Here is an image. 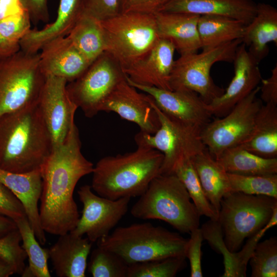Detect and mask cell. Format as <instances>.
Here are the masks:
<instances>
[{"mask_svg": "<svg viewBox=\"0 0 277 277\" xmlns=\"http://www.w3.org/2000/svg\"><path fill=\"white\" fill-rule=\"evenodd\" d=\"M93 168L81 151L79 131L74 124L65 142L53 148L41 169L39 215L45 232L59 236L75 228L80 216L74 190L79 180L92 173Z\"/></svg>", "mask_w": 277, "mask_h": 277, "instance_id": "obj_1", "label": "cell"}, {"mask_svg": "<svg viewBox=\"0 0 277 277\" xmlns=\"http://www.w3.org/2000/svg\"><path fill=\"white\" fill-rule=\"evenodd\" d=\"M53 149L38 103L0 116V168L26 173L41 170Z\"/></svg>", "mask_w": 277, "mask_h": 277, "instance_id": "obj_2", "label": "cell"}, {"mask_svg": "<svg viewBox=\"0 0 277 277\" xmlns=\"http://www.w3.org/2000/svg\"><path fill=\"white\" fill-rule=\"evenodd\" d=\"M133 151L101 159L94 166L90 185L98 195L112 200L141 196L160 174L163 154L137 145Z\"/></svg>", "mask_w": 277, "mask_h": 277, "instance_id": "obj_3", "label": "cell"}, {"mask_svg": "<svg viewBox=\"0 0 277 277\" xmlns=\"http://www.w3.org/2000/svg\"><path fill=\"white\" fill-rule=\"evenodd\" d=\"M139 197L131 209L133 217L162 220L182 233L199 228L201 215L175 174L158 175Z\"/></svg>", "mask_w": 277, "mask_h": 277, "instance_id": "obj_4", "label": "cell"}, {"mask_svg": "<svg viewBox=\"0 0 277 277\" xmlns=\"http://www.w3.org/2000/svg\"><path fill=\"white\" fill-rule=\"evenodd\" d=\"M188 239L150 223L119 227L99 239L97 246L112 251L127 264L170 256H185Z\"/></svg>", "mask_w": 277, "mask_h": 277, "instance_id": "obj_5", "label": "cell"}, {"mask_svg": "<svg viewBox=\"0 0 277 277\" xmlns=\"http://www.w3.org/2000/svg\"><path fill=\"white\" fill-rule=\"evenodd\" d=\"M101 23L105 52L122 71L144 58L161 38L155 14L120 13Z\"/></svg>", "mask_w": 277, "mask_h": 277, "instance_id": "obj_6", "label": "cell"}, {"mask_svg": "<svg viewBox=\"0 0 277 277\" xmlns=\"http://www.w3.org/2000/svg\"><path fill=\"white\" fill-rule=\"evenodd\" d=\"M277 198L229 192L220 202L217 221L228 250L237 252L244 241L257 233L271 219Z\"/></svg>", "mask_w": 277, "mask_h": 277, "instance_id": "obj_7", "label": "cell"}, {"mask_svg": "<svg viewBox=\"0 0 277 277\" xmlns=\"http://www.w3.org/2000/svg\"><path fill=\"white\" fill-rule=\"evenodd\" d=\"M46 76L39 52L19 50L0 60V116L37 104Z\"/></svg>", "mask_w": 277, "mask_h": 277, "instance_id": "obj_8", "label": "cell"}, {"mask_svg": "<svg viewBox=\"0 0 277 277\" xmlns=\"http://www.w3.org/2000/svg\"><path fill=\"white\" fill-rule=\"evenodd\" d=\"M242 43L238 39L219 46L184 55L175 60L170 79L172 90H186L197 93L207 104L220 96L224 89L217 86L210 71L219 62H233Z\"/></svg>", "mask_w": 277, "mask_h": 277, "instance_id": "obj_9", "label": "cell"}, {"mask_svg": "<svg viewBox=\"0 0 277 277\" xmlns=\"http://www.w3.org/2000/svg\"><path fill=\"white\" fill-rule=\"evenodd\" d=\"M147 95L157 114L160 126L154 134L140 131L135 135L134 140L137 145L160 151L164 159L160 174H171L179 163L191 159L206 148L201 138L200 130L169 117Z\"/></svg>", "mask_w": 277, "mask_h": 277, "instance_id": "obj_10", "label": "cell"}, {"mask_svg": "<svg viewBox=\"0 0 277 277\" xmlns=\"http://www.w3.org/2000/svg\"><path fill=\"white\" fill-rule=\"evenodd\" d=\"M259 92L258 86L227 114L210 121L201 130L202 141L214 158L229 148L241 145L250 136L263 104L257 97Z\"/></svg>", "mask_w": 277, "mask_h": 277, "instance_id": "obj_11", "label": "cell"}, {"mask_svg": "<svg viewBox=\"0 0 277 277\" xmlns=\"http://www.w3.org/2000/svg\"><path fill=\"white\" fill-rule=\"evenodd\" d=\"M126 78L121 67L106 52L94 60L77 79L68 83V95L84 115L91 118L118 83Z\"/></svg>", "mask_w": 277, "mask_h": 277, "instance_id": "obj_12", "label": "cell"}, {"mask_svg": "<svg viewBox=\"0 0 277 277\" xmlns=\"http://www.w3.org/2000/svg\"><path fill=\"white\" fill-rule=\"evenodd\" d=\"M83 204L81 217L72 234L87 238L93 243L108 235L126 214L131 198L112 200L95 193L91 187L85 185L77 191Z\"/></svg>", "mask_w": 277, "mask_h": 277, "instance_id": "obj_13", "label": "cell"}, {"mask_svg": "<svg viewBox=\"0 0 277 277\" xmlns=\"http://www.w3.org/2000/svg\"><path fill=\"white\" fill-rule=\"evenodd\" d=\"M64 78L46 76L38 105L50 133L53 148L62 144L75 124L77 107L70 98Z\"/></svg>", "mask_w": 277, "mask_h": 277, "instance_id": "obj_14", "label": "cell"}, {"mask_svg": "<svg viewBox=\"0 0 277 277\" xmlns=\"http://www.w3.org/2000/svg\"><path fill=\"white\" fill-rule=\"evenodd\" d=\"M128 83L149 95L157 108L169 117L201 130L212 115L207 104L197 93L186 90H168Z\"/></svg>", "mask_w": 277, "mask_h": 277, "instance_id": "obj_15", "label": "cell"}, {"mask_svg": "<svg viewBox=\"0 0 277 277\" xmlns=\"http://www.w3.org/2000/svg\"><path fill=\"white\" fill-rule=\"evenodd\" d=\"M100 111L115 112L122 118L135 123L140 131L146 133L154 134L160 126L157 114L147 94L138 92L126 78L104 100Z\"/></svg>", "mask_w": 277, "mask_h": 277, "instance_id": "obj_16", "label": "cell"}, {"mask_svg": "<svg viewBox=\"0 0 277 277\" xmlns=\"http://www.w3.org/2000/svg\"><path fill=\"white\" fill-rule=\"evenodd\" d=\"M234 75L228 87L219 97L207 104L213 116H224L250 94L262 79L259 64L249 54L246 45L238 47L234 60Z\"/></svg>", "mask_w": 277, "mask_h": 277, "instance_id": "obj_17", "label": "cell"}, {"mask_svg": "<svg viewBox=\"0 0 277 277\" xmlns=\"http://www.w3.org/2000/svg\"><path fill=\"white\" fill-rule=\"evenodd\" d=\"M175 51L171 42L161 38L144 58L123 71L126 78L136 84L172 90Z\"/></svg>", "mask_w": 277, "mask_h": 277, "instance_id": "obj_18", "label": "cell"}, {"mask_svg": "<svg viewBox=\"0 0 277 277\" xmlns=\"http://www.w3.org/2000/svg\"><path fill=\"white\" fill-rule=\"evenodd\" d=\"M39 62L46 76L61 77L68 83L78 78L91 64L67 36L45 45L39 51Z\"/></svg>", "mask_w": 277, "mask_h": 277, "instance_id": "obj_19", "label": "cell"}, {"mask_svg": "<svg viewBox=\"0 0 277 277\" xmlns=\"http://www.w3.org/2000/svg\"><path fill=\"white\" fill-rule=\"evenodd\" d=\"M0 182L9 189L22 202L36 239L40 244L45 245L46 237L40 223L38 207L42 191L41 170L18 173L0 168Z\"/></svg>", "mask_w": 277, "mask_h": 277, "instance_id": "obj_20", "label": "cell"}, {"mask_svg": "<svg viewBox=\"0 0 277 277\" xmlns=\"http://www.w3.org/2000/svg\"><path fill=\"white\" fill-rule=\"evenodd\" d=\"M256 8L252 0H167L159 12L223 16L246 25L254 17Z\"/></svg>", "mask_w": 277, "mask_h": 277, "instance_id": "obj_21", "label": "cell"}, {"mask_svg": "<svg viewBox=\"0 0 277 277\" xmlns=\"http://www.w3.org/2000/svg\"><path fill=\"white\" fill-rule=\"evenodd\" d=\"M92 244L87 238L70 232L59 235L56 242L48 249L49 259L56 276L85 277Z\"/></svg>", "mask_w": 277, "mask_h": 277, "instance_id": "obj_22", "label": "cell"}, {"mask_svg": "<svg viewBox=\"0 0 277 277\" xmlns=\"http://www.w3.org/2000/svg\"><path fill=\"white\" fill-rule=\"evenodd\" d=\"M82 13V0H60L55 21L42 29H31L19 41L20 49L29 53L39 52L49 42L67 36Z\"/></svg>", "mask_w": 277, "mask_h": 277, "instance_id": "obj_23", "label": "cell"}, {"mask_svg": "<svg viewBox=\"0 0 277 277\" xmlns=\"http://www.w3.org/2000/svg\"><path fill=\"white\" fill-rule=\"evenodd\" d=\"M155 16L160 38L171 42L180 55L201 49L197 30L200 15L158 12Z\"/></svg>", "mask_w": 277, "mask_h": 277, "instance_id": "obj_24", "label": "cell"}, {"mask_svg": "<svg viewBox=\"0 0 277 277\" xmlns=\"http://www.w3.org/2000/svg\"><path fill=\"white\" fill-rule=\"evenodd\" d=\"M249 54L260 64L269 53L268 45H277V10L265 3L257 4L252 20L246 25L242 38Z\"/></svg>", "mask_w": 277, "mask_h": 277, "instance_id": "obj_25", "label": "cell"}, {"mask_svg": "<svg viewBox=\"0 0 277 277\" xmlns=\"http://www.w3.org/2000/svg\"><path fill=\"white\" fill-rule=\"evenodd\" d=\"M240 146L263 157L277 158V106L261 105L251 135Z\"/></svg>", "mask_w": 277, "mask_h": 277, "instance_id": "obj_26", "label": "cell"}, {"mask_svg": "<svg viewBox=\"0 0 277 277\" xmlns=\"http://www.w3.org/2000/svg\"><path fill=\"white\" fill-rule=\"evenodd\" d=\"M190 160L207 198L219 213L222 197L229 192L227 173L207 149Z\"/></svg>", "mask_w": 277, "mask_h": 277, "instance_id": "obj_27", "label": "cell"}, {"mask_svg": "<svg viewBox=\"0 0 277 277\" xmlns=\"http://www.w3.org/2000/svg\"><path fill=\"white\" fill-rule=\"evenodd\" d=\"M203 239L211 247L222 254L224 259V272L222 277H245L247 265L254 251V246L246 242L239 252L228 250L223 240V234L220 224L217 221L210 220L201 228Z\"/></svg>", "mask_w": 277, "mask_h": 277, "instance_id": "obj_28", "label": "cell"}, {"mask_svg": "<svg viewBox=\"0 0 277 277\" xmlns=\"http://www.w3.org/2000/svg\"><path fill=\"white\" fill-rule=\"evenodd\" d=\"M229 173L244 175L277 174V158H265L241 146L229 148L214 158Z\"/></svg>", "mask_w": 277, "mask_h": 277, "instance_id": "obj_29", "label": "cell"}, {"mask_svg": "<svg viewBox=\"0 0 277 277\" xmlns=\"http://www.w3.org/2000/svg\"><path fill=\"white\" fill-rule=\"evenodd\" d=\"M245 26L243 22L228 17L200 16L197 30L202 50L242 39Z\"/></svg>", "mask_w": 277, "mask_h": 277, "instance_id": "obj_30", "label": "cell"}, {"mask_svg": "<svg viewBox=\"0 0 277 277\" xmlns=\"http://www.w3.org/2000/svg\"><path fill=\"white\" fill-rule=\"evenodd\" d=\"M67 36L91 64L105 51L101 21L84 12Z\"/></svg>", "mask_w": 277, "mask_h": 277, "instance_id": "obj_31", "label": "cell"}, {"mask_svg": "<svg viewBox=\"0 0 277 277\" xmlns=\"http://www.w3.org/2000/svg\"><path fill=\"white\" fill-rule=\"evenodd\" d=\"M22 238V245L28 258L29 264L26 266L21 276L23 277H50L48 260V249L42 248L36 239L27 216L15 221Z\"/></svg>", "mask_w": 277, "mask_h": 277, "instance_id": "obj_32", "label": "cell"}, {"mask_svg": "<svg viewBox=\"0 0 277 277\" xmlns=\"http://www.w3.org/2000/svg\"><path fill=\"white\" fill-rule=\"evenodd\" d=\"M173 174L184 184L200 215L217 221L219 213L207 198L190 159L179 163Z\"/></svg>", "mask_w": 277, "mask_h": 277, "instance_id": "obj_33", "label": "cell"}, {"mask_svg": "<svg viewBox=\"0 0 277 277\" xmlns=\"http://www.w3.org/2000/svg\"><path fill=\"white\" fill-rule=\"evenodd\" d=\"M186 259L174 256L131 264L127 277H174L186 267Z\"/></svg>", "mask_w": 277, "mask_h": 277, "instance_id": "obj_34", "label": "cell"}, {"mask_svg": "<svg viewBox=\"0 0 277 277\" xmlns=\"http://www.w3.org/2000/svg\"><path fill=\"white\" fill-rule=\"evenodd\" d=\"M229 192L277 198V174L244 175L227 173Z\"/></svg>", "mask_w": 277, "mask_h": 277, "instance_id": "obj_35", "label": "cell"}, {"mask_svg": "<svg viewBox=\"0 0 277 277\" xmlns=\"http://www.w3.org/2000/svg\"><path fill=\"white\" fill-rule=\"evenodd\" d=\"M87 267L93 277H127L128 264L115 253L97 246Z\"/></svg>", "mask_w": 277, "mask_h": 277, "instance_id": "obj_36", "label": "cell"}, {"mask_svg": "<svg viewBox=\"0 0 277 277\" xmlns=\"http://www.w3.org/2000/svg\"><path fill=\"white\" fill-rule=\"evenodd\" d=\"M249 262L251 267V277H276V237L272 236L258 242Z\"/></svg>", "mask_w": 277, "mask_h": 277, "instance_id": "obj_37", "label": "cell"}, {"mask_svg": "<svg viewBox=\"0 0 277 277\" xmlns=\"http://www.w3.org/2000/svg\"><path fill=\"white\" fill-rule=\"evenodd\" d=\"M22 238L17 229L0 238V257L14 266L16 273L22 275L27 256L21 245Z\"/></svg>", "mask_w": 277, "mask_h": 277, "instance_id": "obj_38", "label": "cell"}, {"mask_svg": "<svg viewBox=\"0 0 277 277\" xmlns=\"http://www.w3.org/2000/svg\"><path fill=\"white\" fill-rule=\"evenodd\" d=\"M31 21L25 10L0 21V33L6 40L19 43L31 29Z\"/></svg>", "mask_w": 277, "mask_h": 277, "instance_id": "obj_39", "label": "cell"}, {"mask_svg": "<svg viewBox=\"0 0 277 277\" xmlns=\"http://www.w3.org/2000/svg\"><path fill=\"white\" fill-rule=\"evenodd\" d=\"M190 238L188 239L185 256L188 258L190 265V276L202 277V243L204 240L201 229L197 228L190 233Z\"/></svg>", "mask_w": 277, "mask_h": 277, "instance_id": "obj_40", "label": "cell"}, {"mask_svg": "<svg viewBox=\"0 0 277 277\" xmlns=\"http://www.w3.org/2000/svg\"><path fill=\"white\" fill-rule=\"evenodd\" d=\"M83 12L99 21L114 16L120 12V0H82Z\"/></svg>", "mask_w": 277, "mask_h": 277, "instance_id": "obj_41", "label": "cell"}, {"mask_svg": "<svg viewBox=\"0 0 277 277\" xmlns=\"http://www.w3.org/2000/svg\"><path fill=\"white\" fill-rule=\"evenodd\" d=\"M0 214L14 221L26 217L24 205L13 193L0 182Z\"/></svg>", "mask_w": 277, "mask_h": 277, "instance_id": "obj_42", "label": "cell"}, {"mask_svg": "<svg viewBox=\"0 0 277 277\" xmlns=\"http://www.w3.org/2000/svg\"><path fill=\"white\" fill-rule=\"evenodd\" d=\"M167 0H120V13L155 14Z\"/></svg>", "mask_w": 277, "mask_h": 277, "instance_id": "obj_43", "label": "cell"}, {"mask_svg": "<svg viewBox=\"0 0 277 277\" xmlns=\"http://www.w3.org/2000/svg\"><path fill=\"white\" fill-rule=\"evenodd\" d=\"M23 8L28 13L31 23L36 25L47 23L49 19L48 0H19Z\"/></svg>", "mask_w": 277, "mask_h": 277, "instance_id": "obj_44", "label": "cell"}, {"mask_svg": "<svg viewBox=\"0 0 277 277\" xmlns=\"http://www.w3.org/2000/svg\"><path fill=\"white\" fill-rule=\"evenodd\" d=\"M261 82L259 92L262 102L277 106V64L271 70L270 76L262 79Z\"/></svg>", "mask_w": 277, "mask_h": 277, "instance_id": "obj_45", "label": "cell"}, {"mask_svg": "<svg viewBox=\"0 0 277 277\" xmlns=\"http://www.w3.org/2000/svg\"><path fill=\"white\" fill-rule=\"evenodd\" d=\"M20 50L19 44L9 42L0 33V60Z\"/></svg>", "mask_w": 277, "mask_h": 277, "instance_id": "obj_46", "label": "cell"}, {"mask_svg": "<svg viewBox=\"0 0 277 277\" xmlns=\"http://www.w3.org/2000/svg\"><path fill=\"white\" fill-rule=\"evenodd\" d=\"M17 229L16 223L12 219L0 214V238Z\"/></svg>", "mask_w": 277, "mask_h": 277, "instance_id": "obj_47", "label": "cell"}, {"mask_svg": "<svg viewBox=\"0 0 277 277\" xmlns=\"http://www.w3.org/2000/svg\"><path fill=\"white\" fill-rule=\"evenodd\" d=\"M16 273V270L13 265L0 257V277H8Z\"/></svg>", "mask_w": 277, "mask_h": 277, "instance_id": "obj_48", "label": "cell"}, {"mask_svg": "<svg viewBox=\"0 0 277 277\" xmlns=\"http://www.w3.org/2000/svg\"><path fill=\"white\" fill-rule=\"evenodd\" d=\"M25 10L23 7L11 8L0 4V21ZM26 11V10H25Z\"/></svg>", "mask_w": 277, "mask_h": 277, "instance_id": "obj_49", "label": "cell"}, {"mask_svg": "<svg viewBox=\"0 0 277 277\" xmlns=\"http://www.w3.org/2000/svg\"><path fill=\"white\" fill-rule=\"evenodd\" d=\"M0 4L11 8L23 7L19 0H0Z\"/></svg>", "mask_w": 277, "mask_h": 277, "instance_id": "obj_50", "label": "cell"}]
</instances>
